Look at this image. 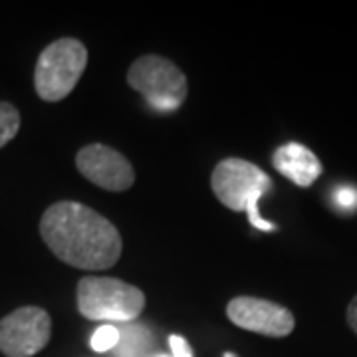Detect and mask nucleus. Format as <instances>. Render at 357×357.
Returning <instances> with one entry per match:
<instances>
[{
  "label": "nucleus",
  "mask_w": 357,
  "mask_h": 357,
  "mask_svg": "<svg viewBox=\"0 0 357 357\" xmlns=\"http://www.w3.org/2000/svg\"><path fill=\"white\" fill-rule=\"evenodd\" d=\"M227 318L241 330L266 337H286L296 326L294 314L288 307L255 296L232 298L227 306Z\"/></svg>",
  "instance_id": "0eeeda50"
},
{
  "label": "nucleus",
  "mask_w": 357,
  "mask_h": 357,
  "mask_svg": "<svg viewBox=\"0 0 357 357\" xmlns=\"http://www.w3.org/2000/svg\"><path fill=\"white\" fill-rule=\"evenodd\" d=\"M225 357H234V356H230V354H227V356H225Z\"/></svg>",
  "instance_id": "f3484780"
},
{
  "label": "nucleus",
  "mask_w": 357,
  "mask_h": 357,
  "mask_svg": "<svg viewBox=\"0 0 357 357\" xmlns=\"http://www.w3.org/2000/svg\"><path fill=\"white\" fill-rule=\"evenodd\" d=\"M20 129V112L13 103L0 102V149L18 135Z\"/></svg>",
  "instance_id": "9b49d317"
},
{
  "label": "nucleus",
  "mask_w": 357,
  "mask_h": 357,
  "mask_svg": "<svg viewBox=\"0 0 357 357\" xmlns=\"http://www.w3.org/2000/svg\"><path fill=\"white\" fill-rule=\"evenodd\" d=\"M119 330V342L114 347L115 357H149L153 349V335L147 326L141 324H123Z\"/></svg>",
  "instance_id": "9d476101"
},
{
  "label": "nucleus",
  "mask_w": 357,
  "mask_h": 357,
  "mask_svg": "<svg viewBox=\"0 0 357 357\" xmlns=\"http://www.w3.org/2000/svg\"><path fill=\"white\" fill-rule=\"evenodd\" d=\"M77 171L89 183L102 187L105 191H128L135 183V171L128 159L114 147L103 143H91L82 147L76 155Z\"/></svg>",
  "instance_id": "6e6552de"
},
{
  "label": "nucleus",
  "mask_w": 357,
  "mask_h": 357,
  "mask_svg": "<svg viewBox=\"0 0 357 357\" xmlns=\"http://www.w3.org/2000/svg\"><path fill=\"white\" fill-rule=\"evenodd\" d=\"M128 82L153 109L175 112L187 100V77L163 56H141L128 72Z\"/></svg>",
  "instance_id": "39448f33"
},
{
  "label": "nucleus",
  "mask_w": 357,
  "mask_h": 357,
  "mask_svg": "<svg viewBox=\"0 0 357 357\" xmlns=\"http://www.w3.org/2000/svg\"><path fill=\"white\" fill-rule=\"evenodd\" d=\"M145 307L137 286L109 276H86L77 282V310L86 319L103 324H131Z\"/></svg>",
  "instance_id": "7ed1b4c3"
},
{
  "label": "nucleus",
  "mask_w": 357,
  "mask_h": 357,
  "mask_svg": "<svg viewBox=\"0 0 357 357\" xmlns=\"http://www.w3.org/2000/svg\"><path fill=\"white\" fill-rule=\"evenodd\" d=\"M347 324L357 333V296L351 300V304L347 306Z\"/></svg>",
  "instance_id": "2eb2a0df"
},
{
  "label": "nucleus",
  "mask_w": 357,
  "mask_h": 357,
  "mask_svg": "<svg viewBox=\"0 0 357 357\" xmlns=\"http://www.w3.org/2000/svg\"><path fill=\"white\" fill-rule=\"evenodd\" d=\"M117 342H119V330L115 328L114 324H103L93 332L91 340H89V345H91L93 351L103 354V351H114Z\"/></svg>",
  "instance_id": "f8f14e48"
},
{
  "label": "nucleus",
  "mask_w": 357,
  "mask_h": 357,
  "mask_svg": "<svg viewBox=\"0 0 357 357\" xmlns=\"http://www.w3.org/2000/svg\"><path fill=\"white\" fill-rule=\"evenodd\" d=\"M40 236L52 255L79 270H107L123 250L114 222L76 201L48 206L40 220Z\"/></svg>",
  "instance_id": "f257e3e1"
},
{
  "label": "nucleus",
  "mask_w": 357,
  "mask_h": 357,
  "mask_svg": "<svg viewBox=\"0 0 357 357\" xmlns=\"http://www.w3.org/2000/svg\"><path fill=\"white\" fill-rule=\"evenodd\" d=\"M157 357H173V356H157Z\"/></svg>",
  "instance_id": "dca6fc26"
},
{
  "label": "nucleus",
  "mask_w": 357,
  "mask_h": 357,
  "mask_svg": "<svg viewBox=\"0 0 357 357\" xmlns=\"http://www.w3.org/2000/svg\"><path fill=\"white\" fill-rule=\"evenodd\" d=\"M88 66V50L76 38H60L46 46L34 70V88L40 100L60 102L77 86Z\"/></svg>",
  "instance_id": "20e7f679"
},
{
  "label": "nucleus",
  "mask_w": 357,
  "mask_h": 357,
  "mask_svg": "<svg viewBox=\"0 0 357 357\" xmlns=\"http://www.w3.org/2000/svg\"><path fill=\"white\" fill-rule=\"evenodd\" d=\"M272 163L298 187H310L321 175V163L302 143H286L272 155Z\"/></svg>",
  "instance_id": "1a4fd4ad"
},
{
  "label": "nucleus",
  "mask_w": 357,
  "mask_h": 357,
  "mask_svg": "<svg viewBox=\"0 0 357 357\" xmlns=\"http://www.w3.org/2000/svg\"><path fill=\"white\" fill-rule=\"evenodd\" d=\"M52 337V318L38 306H22L0 319V351L6 357H32Z\"/></svg>",
  "instance_id": "423d86ee"
},
{
  "label": "nucleus",
  "mask_w": 357,
  "mask_h": 357,
  "mask_svg": "<svg viewBox=\"0 0 357 357\" xmlns=\"http://www.w3.org/2000/svg\"><path fill=\"white\" fill-rule=\"evenodd\" d=\"M169 345H171L173 357H192L191 345L187 344L185 337H181V335H169Z\"/></svg>",
  "instance_id": "4468645a"
},
{
  "label": "nucleus",
  "mask_w": 357,
  "mask_h": 357,
  "mask_svg": "<svg viewBox=\"0 0 357 357\" xmlns=\"http://www.w3.org/2000/svg\"><path fill=\"white\" fill-rule=\"evenodd\" d=\"M333 201L335 204L345 211V213H351L357 208V189L356 187H349V185H344L340 189H335L333 192Z\"/></svg>",
  "instance_id": "ddd939ff"
},
{
  "label": "nucleus",
  "mask_w": 357,
  "mask_h": 357,
  "mask_svg": "<svg viewBox=\"0 0 357 357\" xmlns=\"http://www.w3.org/2000/svg\"><path fill=\"white\" fill-rule=\"evenodd\" d=\"M270 187L272 181L260 167L238 157L220 161L211 175V189L218 201L230 211L246 213L250 225L264 232L276 230V225L264 220L258 211V203L270 191Z\"/></svg>",
  "instance_id": "f03ea898"
}]
</instances>
